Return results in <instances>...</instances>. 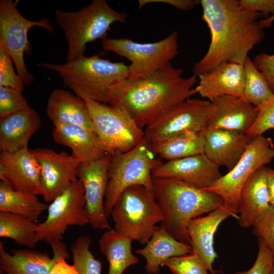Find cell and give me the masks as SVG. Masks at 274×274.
Wrapping results in <instances>:
<instances>
[{"label":"cell","mask_w":274,"mask_h":274,"mask_svg":"<svg viewBox=\"0 0 274 274\" xmlns=\"http://www.w3.org/2000/svg\"><path fill=\"white\" fill-rule=\"evenodd\" d=\"M202 18L209 28L207 53L193 66L197 77L227 62L243 64L252 49L265 37L261 14L247 11L236 0H200Z\"/></svg>","instance_id":"obj_1"},{"label":"cell","mask_w":274,"mask_h":274,"mask_svg":"<svg viewBox=\"0 0 274 274\" xmlns=\"http://www.w3.org/2000/svg\"><path fill=\"white\" fill-rule=\"evenodd\" d=\"M170 63L146 77L127 78L111 89L108 104L125 109L142 129L196 94L197 76L182 77Z\"/></svg>","instance_id":"obj_2"},{"label":"cell","mask_w":274,"mask_h":274,"mask_svg":"<svg viewBox=\"0 0 274 274\" xmlns=\"http://www.w3.org/2000/svg\"><path fill=\"white\" fill-rule=\"evenodd\" d=\"M153 191L163 214L161 225L174 238L190 246L189 222L224 203L216 194L173 179L153 177Z\"/></svg>","instance_id":"obj_3"},{"label":"cell","mask_w":274,"mask_h":274,"mask_svg":"<svg viewBox=\"0 0 274 274\" xmlns=\"http://www.w3.org/2000/svg\"><path fill=\"white\" fill-rule=\"evenodd\" d=\"M38 65L56 72L63 84L85 102L108 104L111 88L129 76L128 65L101 58L100 54L83 55L63 64L41 62Z\"/></svg>","instance_id":"obj_4"},{"label":"cell","mask_w":274,"mask_h":274,"mask_svg":"<svg viewBox=\"0 0 274 274\" xmlns=\"http://www.w3.org/2000/svg\"><path fill=\"white\" fill-rule=\"evenodd\" d=\"M55 20L67 42L66 62L84 55L86 45L107 38L112 24L125 23L127 14L112 9L105 0H94L77 11L55 12Z\"/></svg>","instance_id":"obj_5"},{"label":"cell","mask_w":274,"mask_h":274,"mask_svg":"<svg viewBox=\"0 0 274 274\" xmlns=\"http://www.w3.org/2000/svg\"><path fill=\"white\" fill-rule=\"evenodd\" d=\"M114 229L146 244L162 222L163 216L153 191L142 185L125 189L119 196L110 214Z\"/></svg>","instance_id":"obj_6"},{"label":"cell","mask_w":274,"mask_h":274,"mask_svg":"<svg viewBox=\"0 0 274 274\" xmlns=\"http://www.w3.org/2000/svg\"><path fill=\"white\" fill-rule=\"evenodd\" d=\"M159 161L145 138L130 150L112 156L105 198L108 217L119 196L127 188L139 185L153 191L152 171Z\"/></svg>","instance_id":"obj_7"},{"label":"cell","mask_w":274,"mask_h":274,"mask_svg":"<svg viewBox=\"0 0 274 274\" xmlns=\"http://www.w3.org/2000/svg\"><path fill=\"white\" fill-rule=\"evenodd\" d=\"M86 103L106 153L113 156L127 152L145 138L144 131L122 107L91 100Z\"/></svg>","instance_id":"obj_8"},{"label":"cell","mask_w":274,"mask_h":274,"mask_svg":"<svg viewBox=\"0 0 274 274\" xmlns=\"http://www.w3.org/2000/svg\"><path fill=\"white\" fill-rule=\"evenodd\" d=\"M178 35L174 31L163 39L141 43L128 39L101 40L105 51L112 52L129 60V79L150 76L163 68L178 54Z\"/></svg>","instance_id":"obj_9"},{"label":"cell","mask_w":274,"mask_h":274,"mask_svg":"<svg viewBox=\"0 0 274 274\" xmlns=\"http://www.w3.org/2000/svg\"><path fill=\"white\" fill-rule=\"evenodd\" d=\"M18 2L0 1V45L11 57L24 85H29L34 76L27 70L24 58V53L31 54L28 32L31 27L39 26L53 33V26L48 18L32 21L25 18L17 9Z\"/></svg>","instance_id":"obj_10"},{"label":"cell","mask_w":274,"mask_h":274,"mask_svg":"<svg viewBox=\"0 0 274 274\" xmlns=\"http://www.w3.org/2000/svg\"><path fill=\"white\" fill-rule=\"evenodd\" d=\"M273 159L272 140L263 135L254 138L233 168L205 190L220 196L223 205L238 219V203L243 187L256 170Z\"/></svg>","instance_id":"obj_11"},{"label":"cell","mask_w":274,"mask_h":274,"mask_svg":"<svg viewBox=\"0 0 274 274\" xmlns=\"http://www.w3.org/2000/svg\"><path fill=\"white\" fill-rule=\"evenodd\" d=\"M85 206L84 188L78 179L48 205L46 219L36 229L37 241L51 246L61 241L68 226L89 223Z\"/></svg>","instance_id":"obj_12"},{"label":"cell","mask_w":274,"mask_h":274,"mask_svg":"<svg viewBox=\"0 0 274 274\" xmlns=\"http://www.w3.org/2000/svg\"><path fill=\"white\" fill-rule=\"evenodd\" d=\"M211 101L189 98L173 107L146 127L145 138L153 143L188 132H203L209 118Z\"/></svg>","instance_id":"obj_13"},{"label":"cell","mask_w":274,"mask_h":274,"mask_svg":"<svg viewBox=\"0 0 274 274\" xmlns=\"http://www.w3.org/2000/svg\"><path fill=\"white\" fill-rule=\"evenodd\" d=\"M112 156L105 153L91 161L81 163L78 169V179L85 191L86 209L89 223L97 229H111L105 208L108 184V173Z\"/></svg>","instance_id":"obj_14"},{"label":"cell","mask_w":274,"mask_h":274,"mask_svg":"<svg viewBox=\"0 0 274 274\" xmlns=\"http://www.w3.org/2000/svg\"><path fill=\"white\" fill-rule=\"evenodd\" d=\"M40 166L43 197L51 202L74 181L78 179L80 162L64 151L48 148L31 149Z\"/></svg>","instance_id":"obj_15"},{"label":"cell","mask_w":274,"mask_h":274,"mask_svg":"<svg viewBox=\"0 0 274 274\" xmlns=\"http://www.w3.org/2000/svg\"><path fill=\"white\" fill-rule=\"evenodd\" d=\"M220 167L204 153L167 161L159 160L152 171V177L173 179L205 189L222 175Z\"/></svg>","instance_id":"obj_16"},{"label":"cell","mask_w":274,"mask_h":274,"mask_svg":"<svg viewBox=\"0 0 274 274\" xmlns=\"http://www.w3.org/2000/svg\"><path fill=\"white\" fill-rule=\"evenodd\" d=\"M0 179L15 190L43 195L40 166L31 149L1 152Z\"/></svg>","instance_id":"obj_17"},{"label":"cell","mask_w":274,"mask_h":274,"mask_svg":"<svg viewBox=\"0 0 274 274\" xmlns=\"http://www.w3.org/2000/svg\"><path fill=\"white\" fill-rule=\"evenodd\" d=\"M211 102L206 129L220 128L247 132L258 116L257 107L243 97L226 95Z\"/></svg>","instance_id":"obj_18"},{"label":"cell","mask_w":274,"mask_h":274,"mask_svg":"<svg viewBox=\"0 0 274 274\" xmlns=\"http://www.w3.org/2000/svg\"><path fill=\"white\" fill-rule=\"evenodd\" d=\"M202 133L203 153L228 172L238 162L253 140L246 132L225 129H208Z\"/></svg>","instance_id":"obj_19"},{"label":"cell","mask_w":274,"mask_h":274,"mask_svg":"<svg viewBox=\"0 0 274 274\" xmlns=\"http://www.w3.org/2000/svg\"><path fill=\"white\" fill-rule=\"evenodd\" d=\"M196 93L212 102L223 96L244 98L245 72L243 64L227 62L199 75Z\"/></svg>","instance_id":"obj_20"},{"label":"cell","mask_w":274,"mask_h":274,"mask_svg":"<svg viewBox=\"0 0 274 274\" xmlns=\"http://www.w3.org/2000/svg\"><path fill=\"white\" fill-rule=\"evenodd\" d=\"M229 217L235 218L223 204L207 216L192 219L187 225L192 250L199 255L211 274H217L219 272L214 269L213 266L217 257L214 247L215 234L221 223Z\"/></svg>","instance_id":"obj_21"},{"label":"cell","mask_w":274,"mask_h":274,"mask_svg":"<svg viewBox=\"0 0 274 274\" xmlns=\"http://www.w3.org/2000/svg\"><path fill=\"white\" fill-rule=\"evenodd\" d=\"M41 125L39 114L31 108L0 118L1 152L14 153L28 149L30 139Z\"/></svg>","instance_id":"obj_22"},{"label":"cell","mask_w":274,"mask_h":274,"mask_svg":"<svg viewBox=\"0 0 274 274\" xmlns=\"http://www.w3.org/2000/svg\"><path fill=\"white\" fill-rule=\"evenodd\" d=\"M267 166L256 170L243 187L239 197L237 212L239 225L249 228L260 215L272 206L269 202L267 182Z\"/></svg>","instance_id":"obj_23"},{"label":"cell","mask_w":274,"mask_h":274,"mask_svg":"<svg viewBox=\"0 0 274 274\" xmlns=\"http://www.w3.org/2000/svg\"><path fill=\"white\" fill-rule=\"evenodd\" d=\"M46 114L54 127L74 124L94 131L86 102L69 91H52L47 101Z\"/></svg>","instance_id":"obj_24"},{"label":"cell","mask_w":274,"mask_h":274,"mask_svg":"<svg viewBox=\"0 0 274 274\" xmlns=\"http://www.w3.org/2000/svg\"><path fill=\"white\" fill-rule=\"evenodd\" d=\"M52 134L54 141L68 147L72 151L71 155L81 163L106 153L95 132L85 127L61 125L54 127Z\"/></svg>","instance_id":"obj_25"},{"label":"cell","mask_w":274,"mask_h":274,"mask_svg":"<svg viewBox=\"0 0 274 274\" xmlns=\"http://www.w3.org/2000/svg\"><path fill=\"white\" fill-rule=\"evenodd\" d=\"M60 258L47 252L29 249L6 251L3 242H0V274H49Z\"/></svg>","instance_id":"obj_26"},{"label":"cell","mask_w":274,"mask_h":274,"mask_svg":"<svg viewBox=\"0 0 274 274\" xmlns=\"http://www.w3.org/2000/svg\"><path fill=\"white\" fill-rule=\"evenodd\" d=\"M192 250L191 246L174 238L161 225L157 226L146 246L135 250V253L146 259V271L156 274L167 260L189 254Z\"/></svg>","instance_id":"obj_27"},{"label":"cell","mask_w":274,"mask_h":274,"mask_svg":"<svg viewBox=\"0 0 274 274\" xmlns=\"http://www.w3.org/2000/svg\"><path fill=\"white\" fill-rule=\"evenodd\" d=\"M132 241L114 229L107 230L101 236L98 244L109 264L108 274H122L128 267L139 262V258L132 253Z\"/></svg>","instance_id":"obj_28"},{"label":"cell","mask_w":274,"mask_h":274,"mask_svg":"<svg viewBox=\"0 0 274 274\" xmlns=\"http://www.w3.org/2000/svg\"><path fill=\"white\" fill-rule=\"evenodd\" d=\"M150 145L155 156L169 161L203 153L204 140L202 132L188 131Z\"/></svg>","instance_id":"obj_29"},{"label":"cell","mask_w":274,"mask_h":274,"mask_svg":"<svg viewBox=\"0 0 274 274\" xmlns=\"http://www.w3.org/2000/svg\"><path fill=\"white\" fill-rule=\"evenodd\" d=\"M48 207L38 195L15 190L1 181L0 212L18 215L39 223L40 217Z\"/></svg>","instance_id":"obj_30"},{"label":"cell","mask_w":274,"mask_h":274,"mask_svg":"<svg viewBox=\"0 0 274 274\" xmlns=\"http://www.w3.org/2000/svg\"><path fill=\"white\" fill-rule=\"evenodd\" d=\"M38 224L18 215L0 212V237L11 239L20 246L33 248L38 242L36 239Z\"/></svg>","instance_id":"obj_31"},{"label":"cell","mask_w":274,"mask_h":274,"mask_svg":"<svg viewBox=\"0 0 274 274\" xmlns=\"http://www.w3.org/2000/svg\"><path fill=\"white\" fill-rule=\"evenodd\" d=\"M244 98L256 107L270 97L273 92L262 74L248 56L244 62Z\"/></svg>","instance_id":"obj_32"},{"label":"cell","mask_w":274,"mask_h":274,"mask_svg":"<svg viewBox=\"0 0 274 274\" xmlns=\"http://www.w3.org/2000/svg\"><path fill=\"white\" fill-rule=\"evenodd\" d=\"M91 243L89 237L81 235L70 247L73 265L79 274H101V262L90 250Z\"/></svg>","instance_id":"obj_33"},{"label":"cell","mask_w":274,"mask_h":274,"mask_svg":"<svg viewBox=\"0 0 274 274\" xmlns=\"http://www.w3.org/2000/svg\"><path fill=\"white\" fill-rule=\"evenodd\" d=\"M173 274H208V269L199 255L192 250L189 254L173 257L165 261Z\"/></svg>","instance_id":"obj_34"},{"label":"cell","mask_w":274,"mask_h":274,"mask_svg":"<svg viewBox=\"0 0 274 274\" xmlns=\"http://www.w3.org/2000/svg\"><path fill=\"white\" fill-rule=\"evenodd\" d=\"M257 108V119L246 132L252 139L262 135L268 130H274V93Z\"/></svg>","instance_id":"obj_35"},{"label":"cell","mask_w":274,"mask_h":274,"mask_svg":"<svg viewBox=\"0 0 274 274\" xmlns=\"http://www.w3.org/2000/svg\"><path fill=\"white\" fill-rule=\"evenodd\" d=\"M30 108L21 92L11 87L0 86V118Z\"/></svg>","instance_id":"obj_36"},{"label":"cell","mask_w":274,"mask_h":274,"mask_svg":"<svg viewBox=\"0 0 274 274\" xmlns=\"http://www.w3.org/2000/svg\"><path fill=\"white\" fill-rule=\"evenodd\" d=\"M252 226L253 233L264 242L274 257V207L257 217Z\"/></svg>","instance_id":"obj_37"},{"label":"cell","mask_w":274,"mask_h":274,"mask_svg":"<svg viewBox=\"0 0 274 274\" xmlns=\"http://www.w3.org/2000/svg\"><path fill=\"white\" fill-rule=\"evenodd\" d=\"M13 63L9 54L0 45V86L11 87L22 92L24 84L15 73Z\"/></svg>","instance_id":"obj_38"},{"label":"cell","mask_w":274,"mask_h":274,"mask_svg":"<svg viewBox=\"0 0 274 274\" xmlns=\"http://www.w3.org/2000/svg\"><path fill=\"white\" fill-rule=\"evenodd\" d=\"M274 266V257L264 242L258 238V251L253 266L248 270L232 274H270Z\"/></svg>","instance_id":"obj_39"},{"label":"cell","mask_w":274,"mask_h":274,"mask_svg":"<svg viewBox=\"0 0 274 274\" xmlns=\"http://www.w3.org/2000/svg\"><path fill=\"white\" fill-rule=\"evenodd\" d=\"M253 62L260 71L274 93V54L261 53L256 55Z\"/></svg>","instance_id":"obj_40"},{"label":"cell","mask_w":274,"mask_h":274,"mask_svg":"<svg viewBox=\"0 0 274 274\" xmlns=\"http://www.w3.org/2000/svg\"><path fill=\"white\" fill-rule=\"evenodd\" d=\"M239 3L247 11L265 15L274 14V0H240Z\"/></svg>","instance_id":"obj_41"},{"label":"cell","mask_w":274,"mask_h":274,"mask_svg":"<svg viewBox=\"0 0 274 274\" xmlns=\"http://www.w3.org/2000/svg\"><path fill=\"white\" fill-rule=\"evenodd\" d=\"M152 3H160L170 5L182 11H190L193 9L199 3L198 1L194 0H139V7L141 8L145 5Z\"/></svg>","instance_id":"obj_42"},{"label":"cell","mask_w":274,"mask_h":274,"mask_svg":"<svg viewBox=\"0 0 274 274\" xmlns=\"http://www.w3.org/2000/svg\"><path fill=\"white\" fill-rule=\"evenodd\" d=\"M64 258L57 260L52 266L49 274H79L75 266L66 262Z\"/></svg>","instance_id":"obj_43"},{"label":"cell","mask_w":274,"mask_h":274,"mask_svg":"<svg viewBox=\"0 0 274 274\" xmlns=\"http://www.w3.org/2000/svg\"><path fill=\"white\" fill-rule=\"evenodd\" d=\"M266 172L269 202L272 207H274V168L267 166Z\"/></svg>","instance_id":"obj_44"},{"label":"cell","mask_w":274,"mask_h":274,"mask_svg":"<svg viewBox=\"0 0 274 274\" xmlns=\"http://www.w3.org/2000/svg\"><path fill=\"white\" fill-rule=\"evenodd\" d=\"M273 21L274 14L267 18L260 20L259 23L261 27L264 29L271 26Z\"/></svg>","instance_id":"obj_45"},{"label":"cell","mask_w":274,"mask_h":274,"mask_svg":"<svg viewBox=\"0 0 274 274\" xmlns=\"http://www.w3.org/2000/svg\"><path fill=\"white\" fill-rule=\"evenodd\" d=\"M270 274H274V266H273V267Z\"/></svg>","instance_id":"obj_46"}]
</instances>
